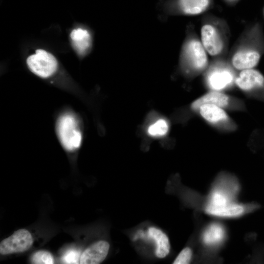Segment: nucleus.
<instances>
[{"label": "nucleus", "mask_w": 264, "mask_h": 264, "mask_svg": "<svg viewBox=\"0 0 264 264\" xmlns=\"http://www.w3.org/2000/svg\"><path fill=\"white\" fill-rule=\"evenodd\" d=\"M70 37L72 45L79 55L84 56L89 52L92 45V37L88 30L82 28L74 29Z\"/></svg>", "instance_id": "obj_13"}, {"label": "nucleus", "mask_w": 264, "mask_h": 264, "mask_svg": "<svg viewBox=\"0 0 264 264\" xmlns=\"http://www.w3.org/2000/svg\"><path fill=\"white\" fill-rule=\"evenodd\" d=\"M224 231L220 225L217 223L211 224L205 231L203 235L204 243L212 245L219 243L223 239Z\"/></svg>", "instance_id": "obj_16"}, {"label": "nucleus", "mask_w": 264, "mask_h": 264, "mask_svg": "<svg viewBox=\"0 0 264 264\" xmlns=\"http://www.w3.org/2000/svg\"><path fill=\"white\" fill-rule=\"evenodd\" d=\"M178 62L181 71L189 77L203 73L209 65L208 53L200 38L191 27L187 30Z\"/></svg>", "instance_id": "obj_2"}, {"label": "nucleus", "mask_w": 264, "mask_h": 264, "mask_svg": "<svg viewBox=\"0 0 264 264\" xmlns=\"http://www.w3.org/2000/svg\"><path fill=\"white\" fill-rule=\"evenodd\" d=\"M230 203L227 195L220 191H216L213 193L211 197L210 204L215 205H220Z\"/></svg>", "instance_id": "obj_19"}, {"label": "nucleus", "mask_w": 264, "mask_h": 264, "mask_svg": "<svg viewBox=\"0 0 264 264\" xmlns=\"http://www.w3.org/2000/svg\"><path fill=\"white\" fill-rule=\"evenodd\" d=\"M235 83V85L245 94L264 98V76L254 68L238 72Z\"/></svg>", "instance_id": "obj_6"}, {"label": "nucleus", "mask_w": 264, "mask_h": 264, "mask_svg": "<svg viewBox=\"0 0 264 264\" xmlns=\"http://www.w3.org/2000/svg\"><path fill=\"white\" fill-rule=\"evenodd\" d=\"M264 54L263 26L257 22L245 29L232 49L228 59L238 71L255 68Z\"/></svg>", "instance_id": "obj_1"}, {"label": "nucleus", "mask_w": 264, "mask_h": 264, "mask_svg": "<svg viewBox=\"0 0 264 264\" xmlns=\"http://www.w3.org/2000/svg\"><path fill=\"white\" fill-rule=\"evenodd\" d=\"M230 30L226 21L205 18L201 22L200 41L207 53L214 58H222L227 52Z\"/></svg>", "instance_id": "obj_3"}, {"label": "nucleus", "mask_w": 264, "mask_h": 264, "mask_svg": "<svg viewBox=\"0 0 264 264\" xmlns=\"http://www.w3.org/2000/svg\"><path fill=\"white\" fill-rule=\"evenodd\" d=\"M26 63L30 70L42 78H47L53 74L57 69L58 63L50 53L43 49H37L36 53L29 56Z\"/></svg>", "instance_id": "obj_8"}, {"label": "nucleus", "mask_w": 264, "mask_h": 264, "mask_svg": "<svg viewBox=\"0 0 264 264\" xmlns=\"http://www.w3.org/2000/svg\"><path fill=\"white\" fill-rule=\"evenodd\" d=\"M205 211L207 214L213 216L234 217L242 215L244 212V208L241 205L231 203L220 205L209 203L206 207Z\"/></svg>", "instance_id": "obj_14"}, {"label": "nucleus", "mask_w": 264, "mask_h": 264, "mask_svg": "<svg viewBox=\"0 0 264 264\" xmlns=\"http://www.w3.org/2000/svg\"><path fill=\"white\" fill-rule=\"evenodd\" d=\"M33 242L32 237L28 230L19 229L0 242V253L6 255L22 252L30 248Z\"/></svg>", "instance_id": "obj_11"}, {"label": "nucleus", "mask_w": 264, "mask_h": 264, "mask_svg": "<svg viewBox=\"0 0 264 264\" xmlns=\"http://www.w3.org/2000/svg\"><path fill=\"white\" fill-rule=\"evenodd\" d=\"M198 112L208 124L218 129L225 130H234L235 124L224 109L218 106L205 104L200 106Z\"/></svg>", "instance_id": "obj_9"}, {"label": "nucleus", "mask_w": 264, "mask_h": 264, "mask_svg": "<svg viewBox=\"0 0 264 264\" xmlns=\"http://www.w3.org/2000/svg\"><path fill=\"white\" fill-rule=\"evenodd\" d=\"M192 252L189 247H186L182 249L176 257L173 264H187L191 260Z\"/></svg>", "instance_id": "obj_20"}, {"label": "nucleus", "mask_w": 264, "mask_h": 264, "mask_svg": "<svg viewBox=\"0 0 264 264\" xmlns=\"http://www.w3.org/2000/svg\"><path fill=\"white\" fill-rule=\"evenodd\" d=\"M168 122L164 119H160L149 126L148 133L154 137L162 136L168 132Z\"/></svg>", "instance_id": "obj_17"}, {"label": "nucleus", "mask_w": 264, "mask_h": 264, "mask_svg": "<svg viewBox=\"0 0 264 264\" xmlns=\"http://www.w3.org/2000/svg\"><path fill=\"white\" fill-rule=\"evenodd\" d=\"M150 238L153 239L156 243L155 254L160 258L165 257L169 253L170 245L168 237L161 230L150 227L148 230Z\"/></svg>", "instance_id": "obj_15"}, {"label": "nucleus", "mask_w": 264, "mask_h": 264, "mask_svg": "<svg viewBox=\"0 0 264 264\" xmlns=\"http://www.w3.org/2000/svg\"><path fill=\"white\" fill-rule=\"evenodd\" d=\"M110 244L105 241L96 242L83 252L80 257V263L82 264H98L101 263L106 258Z\"/></svg>", "instance_id": "obj_12"}, {"label": "nucleus", "mask_w": 264, "mask_h": 264, "mask_svg": "<svg viewBox=\"0 0 264 264\" xmlns=\"http://www.w3.org/2000/svg\"><path fill=\"white\" fill-rule=\"evenodd\" d=\"M56 132L61 144L66 150L73 151L80 147L82 135L77 120L73 114L65 113L59 117Z\"/></svg>", "instance_id": "obj_5"}, {"label": "nucleus", "mask_w": 264, "mask_h": 264, "mask_svg": "<svg viewBox=\"0 0 264 264\" xmlns=\"http://www.w3.org/2000/svg\"><path fill=\"white\" fill-rule=\"evenodd\" d=\"M237 71L228 60L214 58L203 73V81L209 91L222 92L235 85Z\"/></svg>", "instance_id": "obj_4"}, {"label": "nucleus", "mask_w": 264, "mask_h": 264, "mask_svg": "<svg viewBox=\"0 0 264 264\" xmlns=\"http://www.w3.org/2000/svg\"><path fill=\"white\" fill-rule=\"evenodd\" d=\"M211 2V0H169L162 8L166 14L195 16L206 11Z\"/></svg>", "instance_id": "obj_7"}, {"label": "nucleus", "mask_w": 264, "mask_h": 264, "mask_svg": "<svg viewBox=\"0 0 264 264\" xmlns=\"http://www.w3.org/2000/svg\"><path fill=\"white\" fill-rule=\"evenodd\" d=\"M226 1H228V2H234V1H236V0H226Z\"/></svg>", "instance_id": "obj_22"}, {"label": "nucleus", "mask_w": 264, "mask_h": 264, "mask_svg": "<svg viewBox=\"0 0 264 264\" xmlns=\"http://www.w3.org/2000/svg\"><path fill=\"white\" fill-rule=\"evenodd\" d=\"M205 104L218 106L224 109H239L242 108L241 100L222 92L209 91L202 95L191 104L192 110L198 112L200 106Z\"/></svg>", "instance_id": "obj_10"}, {"label": "nucleus", "mask_w": 264, "mask_h": 264, "mask_svg": "<svg viewBox=\"0 0 264 264\" xmlns=\"http://www.w3.org/2000/svg\"><path fill=\"white\" fill-rule=\"evenodd\" d=\"M79 258V253L75 250L67 251L63 256L62 261L66 264H78Z\"/></svg>", "instance_id": "obj_21"}, {"label": "nucleus", "mask_w": 264, "mask_h": 264, "mask_svg": "<svg viewBox=\"0 0 264 264\" xmlns=\"http://www.w3.org/2000/svg\"><path fill=\"white\" fill-rule=\"evenodd\" d=\"M32 264H52L54 263L51 254L46 251L40 250L35 253L31 258Z\"/></svg>", "instance_id": "obj_18"}]
</instances>
